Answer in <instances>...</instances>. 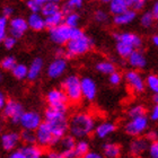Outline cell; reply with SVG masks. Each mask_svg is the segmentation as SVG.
Wrapping results in <instances>:
<instances>
[{
	"label": "cell",
	"instance_id": "cell-1",
	"mask_svg": "<svg viewBox=\"0 0 158 158\" xmlns=\"http://www.w3.org/2000/svg\"><path fill=\"white\" fill-rule=\"evenodd\" d=\"M45 122L49 124L56 142L67 135L69 130V121L67 118V109L49 107L45 112Z\"/></svg>",
	"mask_w": 158,
	"mask_h": 158
},
{
	"label": "cell",
	"instance_id": "cell-2",
	"mask_svg": "<svg viewBox=\"0 0 158 158\" xmlns=\"http://www.w3.org/2000/svg\"><path fill=\"white\" fill-rule=\"evenodd\" d=\"M95 118L92 114L79 112L73 114L69 121V131L75 138H85L95 130Z\"/></svg>",
	"mask_w": 158,
	"mask_h": 158
},
{
	"label": "cell",
	"instance_id": "cell-3",
	"mask_svg": "<svg viewBox=\"0 0 158 158\" xmlns=\"http://www.w3.org/2000/svg\"><path fill=\"white\" fill-rule=\"evenodd\" d=\"M62 90L66 93L69 101L73 103H78L82 97L81 79L76 75L68 76L62 82Z\"/></svg>",
	"mask_w": 158,
	"mask_h": 158
},
{
	"label": "cell",
	"instance_id": "cell-4",
	"mask_svg": "<svg viewBox=\"0 0 158 158\" xmlns=\"http://www.w3.org/2000/svg\"><path fill=\"white\" fill-rule=\"evenodd\" d=\"M93 44H94L93 40L87 35H84V36L76 40H71L67 43L66 59H70L73 56L85 54L86 52H88L89 50L92 49Z\"/></svg>",
	"mask_w": 158,
	"mask_h": 158
},
{
	"label": "cell",
	"instance_id": "cell-5",
	"mask_svg": "<svg viewBox=\"0 0 158 158\" xmlns=\"http://www.w3.org/2000/svg\"><path fill=\"white\" fill-rule=\"evenodd\" d=\"M2 112L3 115L10 118V121L13 122L14 124H17V123L20 124V120H22V116L25 113V111H24L23 105L19 102H17L15 99H8Z\"/></svg>",
	"mask_w": 158,
	"mask_h": 158
},
{
	"label": "cell",
	"instance_id": "cell-6",
	"mask_svg": "<svg viewBox=\"0 0 158 158\" xmlns=\"http://www.w3.org/2000/svg\"><path fill=\"white\" fill-rule=\"evenodd\" d=\"M148 128V118L142 116L138 118H132L125 124L124 131L127 135H132V137H140Z\"/></svg>",
	"mask_w": 158,
	"mask_h": 158
},
{
	"label": "cell",
	"instance_id": "cell-7",
	"mask_svg": "<svg viewBox=\"0 0 158 158\" xmlns=\"http://www.w3.org/2000/svg\"><path fill=\"white\" fill-rule=\"evenodd\" d=\"M35 133H36L37 143L41 147H48V146H53L58 143L56 140L54 139V135H53L49 124L45 121L42 122V124L37 128Z\"/></svg>",
	"mask_w": 158,
	"mask_h": 158
},
{
	"label": "cell",
	"instance_id": "cell-8",
	"mask_svg": "<svg viewBox=\"0 0 158 158\" xmlns=\"http://www.w3.org/2000/svg\"><path fill=\"white\" fill-rule=\"evenodd\" d=\"M50 39L53 43L63 45L71 41V27L62 24L60 26L50 30Z\"/></svg>",
	"mask_w": 158,
	"mask_h": 158
},
{
	"label": "cell",
	"instance_id": "cell-9",
	"mask_svg": "<svg viewBox=\"0 0 158 158\" xmlns=\"http://www.w3.org/2000/svg\"><path fill=\"white\" fill-rule=\"evenodd\" d=\"M46 101L49 103V107L67 109V103L69 99L62 89H52L48 93Z\"/></svg>",
	"mask_w": 158,
	"mask_h": 158
},
{
	"label": "cell",
	"instance_id": "cell-10",
	"mask_svg": "<svg viewBox=\"0 0 158 158\" xmlns=\"http://www.w3.org/2000/svg\"><path fill=\"white\" fill-rule=\"evenodd\" d=\"M42 124V118L37 112L28 111L25 112L20 120V125L24 128V130H31V131H36L37 128Z\"/></svg>",
	"mask_w": 158,
	"mask_h": 158
},
{
	"label": "cell",
	"instance_id": "cell-11",
	"mask_svg": "<svg viewBox=\"0 0 158 158\" xmlns=\"http://www.w3.org/2000/svg\"><path fill=\"white\" fill-rule=\"evenodd\" d=\"M125 80L129 87H131L135 93H142L146 88V80L137 70H130L125 73Z\"/></svg>",
	"mask_w": 158,
	"mask_h": 158
},
{
	"label": "cell",
	"instance_id": "cell-12",
	"mask_svg": "<svg viewBox=\"0 0 158 158\" xmlns=\"http://www.w3.org/2000/svg\"><path fill=\"white\" fill-rule=\"evenodd\" d=\"M28 28L27 20L22 17H14L9 22V35L16 40L20 39Z\"/></svg>",
	"mask_w": 158,
	"mask_h": 158
},
{
	"label": "cell",
	"instance_id": "cell-13",
	"mask_svg": "<svg viewBox=\"0 0 158 158\" xmlns=\"http://www.w3.org/2000/svg\"><path fill=\"white\" fill-rule=\"evenodd\" d=\"M113 37L116 40V42H122L125 43L128 45L132 46L135 50H138L141 46V39L135 33H115L113 34Z\"/></svg>",
	"mask_w": 158,
	"mask_h": 158
},
{
	"label": "cell",
	"instance_id": "cell-14",
	"mask_svg": "<svg viewBox=\"0 0 158 158\" xmlns=\"http://www.w3.org/2000/svg\"><path fill=\"white\" fill-rule=\"evenodd\" d=\"M81 92L82 97H85L88 101H93L97 94V87H96L95 81L89 77L81 78Z\"/></svg>",
	"mask_w": 158,
	"mask_h": 158
},
{
	"label": "cell",
	"instance_id": "cell-15",
	"mask_svg": "<svg viewBox=\"0 0 158 158\" xmlns=\"http://www.w3.org/2000/svg\"><path fill=\"white\" fill-rule=\"evenodd\" d=\"M67 69V61L66 59H60L56 58L50 63L48 67V75L51 78H59L61 75H63V73Z\"/></svg>",
	"mask_w": 158,
	"mask_h": 158
},
{
	"label": "cell",
	"instance_id": "cell-16",
	"mask_svg": "<svg viewBox=\"0 0 158 158\" xmlns=\"http://www.w3.org/2000/svg\"><path fill=\"white\" fill-rule=\"evenodd\" d=\"M20 140V135L16 132H7L1 135V146L5 150H14L16 148Z\"/></svg>",
	"mask_w": 158,
	"mask_h": 158
},
{
	"label": "cell",
	"instance_id": "cell-17",
	"mask_svg": "<svg viewBox=\"0 0 158 158\" xmlns=\"http://www.w3.org/2000/svg\"><path fill=\"white\" fill-rule=\"evenodd\" d=\"M149 148L148 146V140L146 138H141V137H139L137 139H133L130 143V154L132 156H135V157H139V156H141L143 152Z\"/></svg>",
	"mask_w": 158,
	"mask_h": 158
},
{
	"label": "cell",
	"instance_id": "cell-18",
	"mask_svg": "<svg viewBox=\"0 0 158 158\" xmlns=\"http://www.w3.org/2000/svg\"><path fill=\"white\" fill-rule=\"evenodd\" d=\"M131 9V0H112L110 1V11L114 15H121V14Z\"/></svg>",
	"mask_w": 158,
	"mask_h": 158
},
{
	"label": "cell",
	"instance_id": "cell-19",
	"mask_svg": "<svg viewBox=\"0 0 158 158\" xmlns=\"http://www.w3.org/2000/svg\"><path fill=\"white\" fill-rule=\"evenodd\" d=\"M128 62L130 66L135 68V69H143L147 64V60L140 50H135L128 58Z\"/></svg>",
	"mask_w": 158,
	"mask_h": 158
},
{
	"label": "cell",
	"instance_id": "cell-20",
	"mask_svg": "<svg viewBox=\"0 0 158 158\" xmlns=\"http://www.w3.org/2000/svg\"><path fill=\"white\" fill-rule=\"evenodd\" d=\"M115 124L112 122L105 121L99 123L95 128V135L101 139H105L106 137H109L110 135H112L113 132L115 131Z\"/></svg>",
	"mask_w": 158,
	"mask_h": 158
},
{
	"label": "cell",
	"instance_id": "cell-21",
	"mask_svg": "<svg viewBox=\"0 0 158 158\" xmlns=\"http://www.w3.org/2000/svg\"><path fill=\"white\" fill-rule=\"evenodd\" d=\"M27 24L30 28L39 32L45 28V18L41 14H31L27 18Z\"/></svg>",
	"mask_w": 158,
	"mask_h": 158
},
{
	"label": "cell",
	"instance_id": "cell-22",
	"mask_svg": "<svg viewBox=\"0 0 158 158\" xmlns=\"http://www.w3.org/2000/svg\"><path fill=\"white\" fill-rule=\"evenodd\" d=\"M43 68V60L41 58H35L28 67V76L27 78L30 80H35L41 73Z\"/></svg>",
	"mask_w": 158,
	"mask_h": 158
},
{
	"label": "cell",
	"instance_id": "cell-23",
	"mask_svg": "<svg viewBox=\"0 0 158 158\" xmlns=\"http://www.w3.org/2000/svg\"><path fill=\"white\" fill-rule=\"evenodd\" d=\"M104 157L107 158H118L121 154V148L120 146L114 143V142H106L102 146Z\"/></svg>",
	"mask_w": 158,
	"mask_h": 158
},
{
	"label": "cell",
	"instance_id": "cell-24",
	"mask_svg": "<svg viewBox=\"0 0 158 158\" xmlns=\"http://www.w3.org/2000/svg\"><path fill=\"white\" fill-rule=\"evenodd\" d=\"M135 17H137V13L130 9V10H128V11H125V13L121 14V15L114 16L113 22H114L116 25H128V24L132 23V22L135 19Z\"/></svg>",
	"mask_w": 158,
	"mask_h": 158
},
{
	"label": "cell",
	"instance_id": "cell-25",
	"mask_svg": "<svg viewBox=\"0 0 158 158\" xmlns=\"http://www.w3.org/2000/svg\"><path fill=\"white\" fill-rule=\"evenodd\" d=\"M64 15H63L62 11H59V13L54 14L52 16L46 17L45 18V27H48L49 30H52V28H56V27L60 26L64 24Z\"/></svg>",
	"mask_w": 158,
	"mask_h": 158
},
{
	"label": "cell",
	"instance_id": "cell-26",
	"mask_svg": "<svg viewBox=\"0 0 158 158\" xmlns=\"http://www.w3.org/2000/svg\"><path fill=\"white\" fill-rule=\"evenodd\" d=\"M19 149L26 158H41L42 155V149L36 145H25Z\"/></svg>",
	"mask_w": 158,
	"mask_h": 158
},
{
	"label": "cell",
	"instance_id": "cell-27",
	"mask_svg": "<svg viewBox=\"0 0 158 158\" xmlns=\"http://www.w3.org/2000/svg\"><path fill=\"white\" fill-rule=\"evenodd\" d=\"M59 11H61V8H60L58 1H53V0H51V1H46L45 2L42 11H41V14H42V16L44 17V18H46V17L52 16V15L59 13Z\"/></svg>",
	"mask_w": 158,
	"mask_h": 158
},
{
	"label": "cell",
	"instance_id": "cell-28",
	"mask_svg": "<svg viewBox=\"0 0 158 158\" xmlns=\"http://www.w3.org/2000/svg\"><path fill=\"white\" fill-rule=\"evenodd\" d=\"M81 7H82L81 0H69V1H67L61 7V11L63 13L64 16H67V15H69L71 13H75V10L81 8Z\"/></svg>",
	"mask_w": 158,
	"mask_h": 158
},
{
	"label": "cell",
	"instance_id": "cell-29",
	"mask_svg": "<svg viewBox=\"0 0 158 158\" xmlns=\"http://www.w3.org/2000/svg\"><path fill=\"white\" fill-rule=\"evenodd\" d=\"M96 69L98 70L101 73L104 75H109L111 76L112 73H115V66L110 61H101L96 64Z\"/></svg>",
	"mask_w": 158,
	"mask_h": 158
},
{
	"label": "cell",
	"instance_id": "cell-30",
	"mask_svg": "<svg viewBox=\"0 0 158 158\" xmlns=\"http://www.w3.org/2000/svg\"><path fill=\"white\" fill-rule=\"evenodd\" d=\"M135 51L132 46L128 45V44H125V43H122V42H116V52L118 54L121 58H127L128 59L129 56H131L132 52Z\"/></svg>",
	"mask_w": 158,
	"mask_h": 158
},
{
	"label": "cell",
	"instance_id": "cell-31",
	"mask_svg": "<svg viewBox=\"0 0 158 158\" xmlns=\"http://www.w3.org/2000/svg\"><path fill=\"white\" fill-rule=\"evenodd\" d=\"M89 152V143L86 140H79L77 141L75 147V154L76 158H82L86 154Z\"/></svg>",
	"mask_w": 158,
	"mask_h": 158
},
{
	"label": "cell",
	"instance_id": "cell-32",
	"mask_svg": "<svg viewBox=\"0 0 158 158\" xmlns=\"http://www.w3.org/2000/svg\"><path fill=\"white\" fill-rule=\"evenodd\" d=\"M20 140L25 142V145H35L37 142L36 133L35 131H31V130H23L20 132Z\"/></svg>",
	"mask_w": 158,
	"mask_h": 158
},
{
	"label": "cell",
	"instance_id": "cell-33",
	"mask_svg": "<svg viewBox=\"0 0 158 158\" xmlns=\"http://www.w3.org/2000/svg\"><path fill=\"white\" fill-rule=\"evenodd\" d=\"M128 115L130 118V120L146 116V109L142 105H133L129 109Z\"/></svg>",
	"mask_w": 158,
	"mask_h": 158
},
{
	"label": "cell",
	"instance_id": "cell-34",
	"mask_svg": "<svg viewBox=\"0 0 158 158\" xmlns=\"http://www.w3.org/2000/svg\"><path fill=\"white\" fill-rule=\"evenodd\" d=\"M45 0H28L26 2L27 8L32 11V14H40L45 5Z\"/></svg>",
	"mask_w": 158,
	"mask_h": 158
},
{
	"label": "cell",
	"instance_id": "cell-35",
	"mask_svg": "<svg viewBox=\"0 0 158 158\" xmlns=\"http://www.w3.org/2000/svg\"><path fill=\"white\" fill-rule=\"evenodd\" d=\"M13 76L17 79H24L28 76V67L23 63H17V66L13 69Z\"/></svg>",
	"mask_w": 158,
	"mask_h": 158
},
{
	"label": "cell",
	"instance_id": "cell-36",
	"mask_svg": "<svg viewBox=\"0 0 158 158\" xmlns=\"http://www.w3.org/2000/svg\"><path fill=\"white\" fill-rule=\"evenodd\" d=\"M76 140H75V137L71 135H64L61 140H60V145H61V148L62 150H70V149H75L76 147Z\"/></svg>",
	"mask_w": 158,
	"mask_h": 158
},
{
	"label": "cell",
	"instance_id": "cell-37",
	"mask_svg": "<svg viewBox=\"0 0 158 158\" xmlns=\"http://www.w3.org/2000/svg\"><path fill=\"white\" fill-rule=\"evenodd\" d=\"M16 66H17L16 59L11 56L3 58V59L1 60V62H0V68L3 70H11V71H13V69Z\"/></svg>",
	"mask_w": 158,
	"mask_h": 158
},
{
	"label": "cell",
	"instance_id": "cell-38",
	"mask_svg": "<svg viewBox=\"0 0 158 158\" xmlns=\"http://www.w3.org/2000/svg\"><path fill=\"white\" fill-rule=\"evenodd\" d=\"M146 86L152 90L155 95L158 94V76L157 75H149L146 79Z\"/></svg>",
	"mask_w": 158,
	"mask_h": 158
},
{
	"label": "cell",
	"instance_id": "cell-39",
	"mask_svg": "<svg viewBox=\"0 0 158 158\" xmlns=\"http://www.w3.org/2000/svg\"><path fill=\"white\" fill-rule=\"evenodd\" d=\"M79 19H80V16H79L78 14L71 13L64 17V24H66L67 26L71 27V28H75V27H78Z\"/></svg>",
	"mask_w": 158,
	"mask_h": 158
},
{
	"label": "cell",
	"instance_id": "cell-40",
	"mask_svg": "<svg viewBox=\"0 0 158 158\" xmlns=\"http://www.w3.org/2000/svg\"><path fill=\"white\" fill-rule=\"evenodd\" d=\"M7 24H8V19L5 17H0V43L5 41L7 37Z\"/></svg>",
	"mask_w": 158,
	"mask_h": 158
},
{
	"label": "cell",
	"instance_id": "cell-41",
	"mask_svg": "<svg viewBox=\"0 0 158 158\" xmlns=\"http://www.w3.org/2000/svg\"><path fill=\"white\" fill-rule=\"evenodd\" d=\"M154 20H155V18H154V16H152V11H148V13H145L143 15H142L140 22H141L142 26L149 27V26H152V25Z\"/></svg>",
	"mask_w": 158,
	"mask_h": 158
},
{
	"label": "cell",
	"instance_id": "cell-42",
	"mask_svg": "<svg viewBox=\"0 0 158 158\" xmlns=\"http://www.w3.org/2000/svg\"><path fill=\"white\" fill-rule=\"evenodd\" d=\"M146 2L143 0H131V10L133 11H140V10L143 9Z\"/></svg>",
	"mask_w": 158,
	"mask_h": 158
},
{
	"label": "cell",
	"instance_id": "cell-43",
	"mask_svg": "<svg viewBox=\"0 0 158 158\" xmlns=\"http://www.w3.org/2000/svg\"><path fill=\"white\" fill-rule=\"evenodd\" d=\"M109 19V15L104 10H97L95 13V20L98 23H105Z\"/></svg>",
	"mask_w": 158,
	"mask_h": 158
},
{
	"label": "cell",
	"instance_id": "cell-44",
	"mask_svg": "<svg viewBox=\"0 0 158 158\" xmlns=\"http://www.w3.org/2000/svg\"><path fill=\"white\" fill-rule=\"evenodd\" d=\"M16 42H17V40L9 35V36H7L6 39H5V41H3V46H5L7 50H11L14 46L16 45Z\"/></svg>",
	"mask_w": 158,
	"mask_h": 158
},
{
	"label": "cell",
	"instance_id": "cell-45",
	"mask_svg": "<svg viewBox=\"0 0 158 158\" xmlns=\"http://www.w3.org/2000/svg\"><path fill=\"white\" fill-rule=\"evenodd\" d=\"M149 155L152 158H158V140L149 145Z\"/></svg>",
	"mask_w": 158,
	"mask_h": 158
},
{
	"label": "cell",
	"instance_id": "cell-46",
	"mask_svg": "<svg viewBox=\"0 0 158 158\" xmlns=\"http://www.w3.org/2000/svg\"><path fill=\"white\" fill-rule=\"evenodd\" d=\"M109 80H110V82L112 84L113 86H118L120 82H121V80H122V76L120 75L118 73H112L111 76H110V78H109Z\"/></svg>",
	"mask_w": 158,
	"mask_h": 158
},
{
	"label": "cell",
	"instance_id": "cell-47",
	"mask_svg": "<svg viewBox=\"0 0 158 158\" xmlns=\"http://www.w3.org/2000/svg\"><path fill=\"white\" fill-rule=\"evenodd\" d=\"M146 139L148 140V141H157L158 140V133L156 131H148L147 133H146Z\"/></svg>",
	"mask_w": 158,
	"mask_h": 158
},
{
	"label": "cell",
	"instance_id": "cell-48",
	"mask_svg": "<svg viewBox=\"0 0 158 158\" xmlns=\"http://www.w3.org/2000/svg\"><path fill=\"white\" fill-rule=\"evenodd\" d=\"M13 13H14V8L11 6H5L2 8V17H5V18L10 17L13 15Z\"/></svg>",
	"mask_w": 158,
	"mask_h": 158
},
{
	"label": "cell",
	"instance_id": "cell-49",
	"mask_svg": "<svg viewBox=\"0 0 158 158\" xmlns=\"http://www.w3.org/2000/svg\"><path fill=\"white\" fill-rule=\"evenodd\" d=\"M150 118L152 121H158V104H155L150 112Z\"/></svg>",
	"mask_w": 158,
	"mask_h": 158
},
{
	"label": "cell",
	"instance_id": "cell-50",
	"mask_svg": "<svg viewBox=\"0 0 158 158\" xmlns=\"http://www.w3.org/2000/svg\"><path fill=\"white\" fill-rule=\"evenodd\" d=\"M82 158H105L102 154H99V152H89L88 154H86L85 156Z\"/></svg>",
	"mask_w": 158,
	"mask_h": 158
},
{
	"label": "cell",
	"instance_id": "cell-51",
	"mask_svg": "<svg viewBox=\"0 0 158 158\" xmlns=\"http://www.w3.org/2000/svg\"><path fill=\"white\" fill-rule=\"evenodd\" d=\"M9 158H26L20 149H17V150H14L11 154H10Z\"/></svg>",
	"mask_w": 158,
	"mask_h": 158
},
{
	"label": "cell",
	"instance_id": "cell-52",
	"mask_svg": "<svg viewBox=\"0 0 158 158\" xmlns=\"http://www.w3.org/2000/svg\"><path fill=\"white\" fill-rule=\"evenodd\" d=\"M48 158H64L61 152H48Z\"/></svg>",
	"mask_w": 158,
	"mask_h": 158
},
{
	"label": "cell",
	"instance_id": "cell-53",
	"mask_svg": "<svg viewBox=\"0 0 158 158\" xmlns=\"http://www.w3.org/2000/svg\"><path fill=\"white\" fill-rule=\"evenodd\" d=\"M6 103H7L6 96H5V94L0 90V110H3V107L6 106Z\"/></svg>",
	"mask_w": 158,
	"mask_h": 158
},
{
	"label": "cell",
	"instance_id": "cell-54",
	"mask_svg": "<svg viewBox=\"0 0 158 158\" xmlns=\"http://www.w3.org/2000/svg\"><path fill=\"white\" fill-rule=\"evenodd\" d=\"M152 16H154V18L158 20V1L154 3V7H152Z\"/></svg>",
	"mask_w": 158,
	"mask_h": 158
},
{
	"label": "cell",
	"instance_id": "cell-55",
	"mask_svg": "<svg viewBox=\"0 0 158 158\" xmlns=\"http://www.w3.org/2000/svg\"><path fill=\"white\" fill-rule=\"evenodd\" d=\"M152 43H154L156 46H158V34H157V35H154V36H152Z\"/></svg>",
	"mask_w": 158,
	"mask_h": 158
},
{
	"label": "cell",
	"instance_id": "cell-56",
	"mask_svg": "<svg viewBox=\"0 0 158 158\" xmlns=\"http://www.w3.org/2000/svg\"><path fill=\"white\" fill-rule=\"evenodd\" d=\"M154 102H155V104H158V94L154 95Z\"/></svg>",
	"mask_w": 158,
	"mask_h": 158
},
{
	"label": "cell",
	"instance_id": "cell-57",
	"mask_svg": "<svg viewBox=\"0 0 158 158\" xmlns=\"http://www.w3.org/2000/svg\"><path fill=\"white\" fill-rule=\"evenodd\" d=\"M2 78H3V75H2V71L0 70V82L2 81Z\"/></svg>",
	"mask_w": 158,
	"mask_h": 158
},
{
	"label": "cell",
	"instance_id": "cell-58",
	"mask_svg": "<svg viewBox=\"0 0 158 158\" xmlns=\"http://www.w3.org/2000/svg\"><path fill=\"white\" fill-rule=\"evenodd\" d=\"M0 131H1V127H0Z\"/></svg>",
	"mask_w": 158,
	"mask_h": 158
},
{
	"label": "cell",
	"instance_id": "cell-59",
	"mask_svg": "<svg viewBox=\"0 0 158 158\" xmlns=\"http://www.w3.org/2000/svg\"><path fill=\"white\" fill-rule=\"evenodd\" d=\"M0 17H1V16H0Z\"/></svg>",
	"mask_w": 158,
	"mask_h": 158
}]
</instances>
